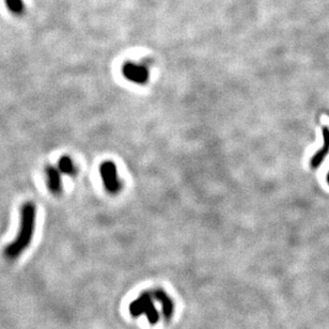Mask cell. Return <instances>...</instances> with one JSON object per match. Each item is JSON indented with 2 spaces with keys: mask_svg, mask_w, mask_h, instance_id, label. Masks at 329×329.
<instances>
[{
  "mask_svg": "<svg viewBox=\"0 0 329 329\" xmlns=\"http://www.w3.org/2000/svg\"><path fill=\"white\" fill-rule=\"evenodd\" d=\"M58 166H59V171L65 176H69V177H74L76 176L77 173V169L76 166L74 164V161L72 160V158L67 155H64L60 158L59 163H58Z\"/></svg>",
  "mask_w": 329,
  "mask_h": 329,
  "instance_id": "8992f818",
  "label": "cell"
},
{
  "mask_svg": "<svg viewBox=\"0 0 329 329\" xmlns=\"http://www.w3.org/2000/svg\"><path fill=\"white\" fill-rule=\"evenodd\" d=\"M327 182H328V184H329V172H328V174H327Z\"/></svg>",
  "mask_w": 329,
  "mask_h": 329,
  "instance_id": "ba28073f",
  "label": "cell"
},
{
  "mask_svg": "<svg viewBox=\"0 0 329 329\" xmlns=\"http://www.w3.org/2000/svg\"><path fill=\"white\" fill-rule=\"evenodd\" d=\"M323 138H324L323 147L314 154L313 157L310 160V166L312 168L320 167L321 163L327 156V154L329 153V129L326 127L323 128Z\"/></svg>",
  "mask_w": 329,
  "mask_h": 329,
  "instance_id": "5b68a950",
  "label": "cell"
},
{
  "mask_svg": "<svg viewBox=\"0 0 329 329\" xmlns=\"http://www.w3.org/2000/svg\"><path fill=\"white\" fill-rule=\"evenodd\" d=\"M101 178L105 189L111 195H115L121 190V182L118 177V170L112 161H104L100 167Z\"/></svg>",
  "mask_w": 329,
  "mask_h": 329,
  "instance_id": "7a4b0ae2",
  "label": "cell"
},
{
  "mask_svg": "<svg viewBox=\"0 0 329 329\" xmlns=\"http://www.w3.org/2000/svg\"><path fill=\"white\" fill-rule=\"evenodd\" d=\"M122 71L125 78L135 84H144L149 78V72L146 67L135 63H127L123 66Z\"/></svg>",
  "mask_w": 329,
  "mask_h": 329,
  "instance_id": "3957f363",
  "label": "cell"
},
{
  "mask_svg": "<svg viewBox=\"0 0 329 329\" xmlns=\"http://www.w3.org/2000/svg\"><path fill=\"white\" fill-rule=\"evenodd\" d=\"M45 179L46 186L53 195H59V193H61L62 183L59 171L53 166H47L45 168Z\"/></svg>",
  "mask_w": 329,
  "mask_h": 329,
  "instance_id": "277c9868",
  "label": "cell"
},
{
  "mask_svg": "<svg viewBox=\"0 0 329 329\" xmlns=\"http://www.w3.org/2000/svg\"><path fill=\"white\" fill-rule=\"evenodd\" d=\"M6 3L8 9L13 14L21 15L24 13V10H25L24 0H6Z\"/></svg>",
  "mask_w": 329,
  "mask_h": 329,
  "instance_id": "52a82bcc",
  "label": "cell"
},
{
  "mask_svg": "<svg viewBox=\"0 0 329 329\" xmlns=\"http://www.w3.org/2000/svg\"><path fill=\"white\" fill-rule=\"evenodd\" d=\"M35 205L32 202H26L22 205L17 236L13 240V243L6 247V258L10 260L17 258L29 245H30L35 226Z\"/></svg>",
  "mask_w": 329,
  "mask_h": 329,
  "instance_id": "6da1fadb",
  "label": "cell"
}]
</instances>
